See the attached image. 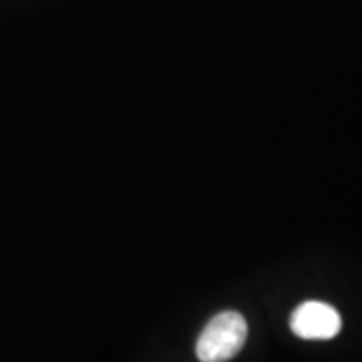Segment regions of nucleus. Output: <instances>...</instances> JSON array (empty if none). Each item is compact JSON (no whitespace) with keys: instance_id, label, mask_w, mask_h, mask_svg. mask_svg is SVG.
Listing matches in <instances>:
<instances>
[{"instance_id":"1","label":"nucleus","mask_w":362,"mask_h":362,"mask_svg":"<svg viewBox=\"0 0 362 362\" xmlns=\"http://www.w3.org/2000/svg\"><path fill=\"white\" fill-rule=\"evenodd\" d=\"M246 338V318L240 312H220L197 338L195 354L202 362H228L244 349Z\"/></svg>"},{"instance_id":"2","label":"nucleus","mask_w":362,"mask_h":362,"mask_svg":"<svg viewBox=\"0 0 362 362\" xmlns=\"http://www.w3.org/2000/svg\"><path fill=\"white\" fill-rule=\"evenodd\" d=\"M290 328L298 338L304 340H330L340 332L342 320L337 308L324 302H304L292 312Z\"/></svg>"}]
</instances>
